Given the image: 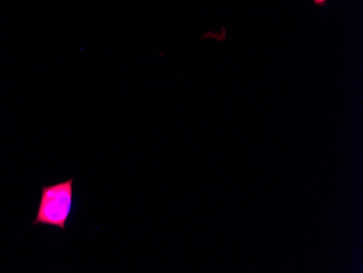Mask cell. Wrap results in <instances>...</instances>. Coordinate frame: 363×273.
<instances>
[{
  "label": "cell",
  "mask_w": 363,
  "mask_h": 273,
  "mask_svg": "<svg viewBox=\"0 0 363 273\" xmlns=\"http://www.w3.org/2000/svg\"><path fill=\"white\" fill-rule=\"evenodd\" d=\"M73 183L74 179L71 178L65 182L42 187L38 213L33 221L34 225L43 224L65 231L74 207Z\"/></svg>",
  "instance_id": "cell-1"
},
{
  "label": "cell",
  "mask_w": 363,
  "mask_h": 273,
  "mask_svg": "<svg viewBox=\"0 0 363 273\" xmlns=\"http://www.w3.org/2000/svg\"><path fill=\"white\" fill-rule=\"evenodd\" d=\"M311 1H313V4H315L317 7H324L328 0H311Z\"/></svg>",
  "instance_id": "cell-2"
}]
</instances>
